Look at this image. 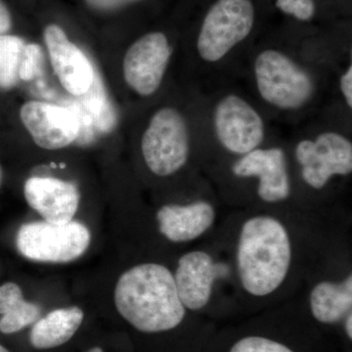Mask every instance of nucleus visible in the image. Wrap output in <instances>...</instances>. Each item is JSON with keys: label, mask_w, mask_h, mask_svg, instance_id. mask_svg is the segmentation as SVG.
I'll list each match as a JSON object with an SVG mask.
<instances>
[{"label": "nucleus", "mask_w": 352, "mask_h": 352, "mask_svg": "<svg viewBox=\"0 0 352 352\" xmlns=\"http://www.w3.org/2000/svg\"><path fill=\"white\" fill-rule=\"evenodd\" d=\"M295 153L302 179L312 188H323L333 176L351 173V142L337 132H323L315 140L300 141Z\"/></svg>", "instance_id": "7"}, {"label": "nucleus", "mask_w": 352, "mask_h": 352, "mask_svg": "<svg viewBox=\"0 0 352 352\" xmlns=\"http://www.w3.org/2000/svg\"><path fill=\"white\" fill-rule=\"evenodd\" d=\"M27 44L19 36L0 34V89H11L21 82Z\"/></svg>", "instance_id": "19"}, {"label": "nucleus", "mask_w": 352, "mask_h": 352, "mask_svg": "<svg viewBox=\"0 0 352 352\" xmlns=\"http://www.w3.org/2000/svg\"><path fill=\"white\" fill-rule=\"evenodd\" d=\"M90 231L78 221L63 224L34 221L23 224L16 237L18 251L38 263H66L82 256L89 247Z\"/></svg>", "instance_id": "4"}, {"label": "nucleus", "mask_w": 352, "mask_h": 352, "mask_svg": "<svg viewBox=\"0 0 352 352\" xmlns=\"http://www.w3.org/2000/svg\"><path fill=\"white\" fill-rule=\"evenodd\" d=\"M25 201L45 221H72L80 206V194L74 183L54 177L34 176L25 183Z\"/></svg>", "instance_id": "13"}, {"label": "nucleus", "mask_w": 352, "mask_h": 352, "mask_svg": "<svg viewBox=\"0 0 352 352\" xmlns=\"http://www.w3.org/2000/svg\"><path fill=\"white\" fill-rule=\"evenodd\" d=\"M141 150L154 175L168 176L183 168L188 160L190 140L182 113L171 107L157 111L143 134Z\"/></svg>", "instance_id": "5"}, {"label": "nucleus", "mask_w": 352, "mask_h": 352, "mask_svg": "<svg viewBox=\"0 0 352 352\" xmlns=\"http://www.w3.org/2000/svg\"><path fill=\"white\" fill-rule=\"evenodd\" d=\"M85 314L80 307L58 308L32 326L30 340L36 349H50L62 346L75 336L82 325Z\"/></svg>", "instance_id": "16"}, {"label": "nucleus", "mask_w": 352, "mask_h": 352, "mask_svg": "<svg viewBox=\"0 0 352 352\" xmlns=\"http://www.w3.org/2000/svg\"><path fill=\"white\" fill-rule=\"evenodd\" d=\"M340 90L346 99L347 106L352 107V67L347 68L346 73L342 76L340 80Z\"/></svg>", "instance_id": "24"}, {"label": "nucleus", "mask_w": 352, "mask_h": 352, "mask_svg": "<svg viewBox=\"0 0 352 352\" xmlns=\"http://www.w3.org/2000/svg\"><path fill=\"white\" fill-rule=\"evenodd\" d=\"M41 308L28 302L17 284L8 282L0 286V332L10 335L36 323Z\"/></svg>", "instance_id": "18"}, {"label": "nucleus", "mask_w": 352, "mask_h": 352, "mask_svg": "<svg viewBox=\"0 0 352 352\" xmlns=\"http://www.w3.org/2000/svg\"><path fill=\"white\" fill-rule=\"evenodd\" d=\"M171 57L166 34L149 32L138 39L124 59V80L140 96L155 94L161 87Z\"/></svg>", "instance_id": "9"}, {"label": "nucleus", "mask_w": 352, "mask_h": 352, "mask_svg": "<svg viewBox=\"0 0 352 352\" xmlns=\"http://www.w3.org/2000/svg\"><path fill=\"white\" fill-rule=\"evenodd\" d=\"M352 307V276L342 283L321 282L310 294V308L321 323L333 324L351 314Z\"/></svg>", "instance_id": "17"}, {"label": "nucleus", "mask_w": 352, "mask_h": 352, "mask_svg": "<svg viewBox=\"0 0 352 352\" xmlns=\"http://www.w3.org/2000/svg\"><path fill=\"white\" fill-rule=\"evenodd\" d=\"M20 118L34 142L46 150L68 147L82 131L73 110L46 102H27L21 107Z\"/></svg>", "instance_id": "10"}, {"label": "nucleus", "mask_w": 352, "mask_h": 352, "mask_svg": "<svg viewBox=\"0 0 352 352\" xmlns=\"http://www.w3.org/2000/svg\"><path fill=\"white\" fill-rule=\"evenodd\" d=\"M254 24L252 0H217L204 19L197 50L204 61L215 63L251 34Z\"/></svg>", "instance_id": "6"}, {"label": "nucleus", "mask_w": 352, "mask_h": 352, "mask_svg": "<svg viewBox=\"0 0 352 352\" xmlns=\"http://www.w3.org/2000/svg\"><path fill=\"white\" fill-rule=\"evenodd\" d=\"M276 6L300 21L311 19L316 10L314 0H277Z\"/></svg>", "instance_id": "21"}, {"label": "nucleus", "mask_w": 352, "mask_h": 352, "mask_svg": "<svg viewBox=\"0 0 352 352\" xmlns=\"http://www.w3.org/2000/svg\"><path fill=\"white\" fill-rule=\"evenodd\" d=\"M226 265L217 264L207 252L196 251L184 254L178 261L175 281L184 307L199 310L205 307L212 296L217 277L227 274Z\"/></svg>", "instance_id": "14"}, {"label": "nucleus", "mask_w": 352, "mask_h": 352, "mask_svg": "<svg viewBox=\"0 0 352 352\" xmlns=\"http://www.w3.org/2000/svg\"><path fill=\"white\" fill-rule=\"evenodd\" d=\"M0 180H1V170H0Z\"/></svg>", "instance_id": "29"}, {"label": "nucleus", "mask_w": 352, "mask_h": 352, "mask_svg": "<svg viewBox=\"0 0 352 352\" xmlns=\"http://www.w3.org/2000/svg\"><path fill=\"white\" fill-rule=\"evenodd\" d=\"M12 27V18L6 4L0 0V34H6Z\"/></svg>", "instance_id": "25"}, {"label": "nucleus", "mask_w": 352, "mask_h": 352, "mask_svg": "<svg viewBox=\"0 0 352 352\" xmlns=\"http://www.w3.org/2000/svg\"><path fill=\"white\" fill-rule=\"evenodd\" d=\"M214 208L208 201L187 206L168 205L157 214L160 232L171 242L183 243L200 237L214 223Z\"/></svg>", "instance_id": "15"}, {"label": "nucleus", "mask_w": 352, "mask_h": 352, "mask_svg": "<svg viewBox=\"0 0 352 352\" xmlns=\"http://www.w3.org/2000/svg\"><path fill=\"white\" fill-rule=\"evenodd\" d=\"M0 352H9V351H7L6 347H4L3 346H1V344H0Z\"/></svg>", "instance_id": "28"}, {"label": "nucleus", "mask_w": 352, "mask_h": 352, "mask_svg": "<svg viewBox=\"0 0 352 352\" xmlns=\"http://www.w3.org/2000/svg\"><path fill=\"white\" fill-rule=\"evenodd\" d=\"M254 76L261 98L283 110L302 108L314 94L312 76L281 51L259 53Z\"/></svg>", "instance_id": "3"}, {"label": "nucleus", "mask_w": 352, "mask_h": 352, "mask_svg": "<svg viewBox=\"0 0 352 352\" xmlns=\"http://www.w3.org/2000/svg\"><path fill=\"white\" fill-rule=\"evenodd\" d=\"M230 352H294L289 347L263 337H248L234 344Z\"/></svg>", "instance_id": "20"}, {"label": "nucleus", "mask_w": 352, "mask_h": 352, "mask_svg": "<svg viewBox=\"0 0 352 352\" xmlns=\"http://www.w3.org/2000/svg\"><path fill=\"white\" fill-rule=\"evenodd\" d=\"M292 247L283 224L271 217L245 222L237 251L238 272L248 293L265 296L276 291L288 274Z\"/></svg>", "instance_id": "2"}, {"label": "nucleus", "mask_w": 352, "mask_h": 352, "mask_svg": "<svg viewBox=\"0 0 352 352\" xmlns=\"http://www.w3.org/2000/svg\"><path fill=\"white\" fill-rule=\"evenodd\" d=\"M85 1L95 10L113 11L140 0H85Z\"/></svg>", "instance_id": "23"}, {"label": "nucleus", "mask_w": 352, "mask_h": 352, "mask_svg": "<svg viewBox=\"0 0 352 352\" xmlns=\"http://www.w3.org/2000/svg\"><path fill=\"white\" fill-rule=\"evenodd\" d=\"M87 352H104L103 349H101V347H94V349H90V351H88Z\"/></svg>", "instance_id": "27"}, {"label": "nucleus", "mask_w": 352, "mask_h": 352, "mask_svg": "<svg viewBox=\"0 0 352 352\" xmlns=\"http://www.w3.org/2000/svg\"><path fill=\"white\" fill-rule=\"evenodd\" d=\"M115 305L122 318L143 333L173 330L185 317L175 277L161 264H140L126 271L116 286Z\"/></svg>", "instance_id": "1"}, {"label": "nucleus", "mask_w": 352, "mask_h": 352, "mask_svg": "<svg viewBox=\"0 0 352 352\" xmlns=\"http://www.w3.org/2000/svg\"><path fill=\"white\" fill-rule=\"evenodd\" d=\"M43 58V51L36 43H28L24 64L21 73V82H30L38 73Z\"/></svg>", "instance_id": "22"}, {"label": "nucleus", "mask_w": 352, "mask_h": 352, "mask_svg": "<svg viewBox=\"0 0 352 352\" xmlns=\"http://www.w3.org/2000/svg\"><path fill=\"white\" fill-rule=\"evenodd\" d=\"M352 315L351 312L349 315H347L346 322V331L347 336H349V339L352 338Z\"/></svg>", "instance_id": "26"}, {"label": "nucleus", "mask_w": 352, "mask_h": 352, "mask_svg": "<svg viewBox=\"0 0 352 352\" xmlns=\"http://www.w3.org/2000/svg\"><path fill=\"white\" fill-rule=\"evenodd\" d=\"M212 119L215 135L229 152L245 155L258 149L263 143V118L238 95L223 97L215 106Z\"/></svg>", "instance_id": "8"}, {"label": "nucleus", "mask_w": 352, "mask_h": 352, "mask_svg": "<svg viewBox=\"0 0 352 352\" xmlns=\"http://www.w3.org/2000/svg\"><path fill=\"white\" fill-rule=\"evenodd\" d=\"M51 64L69 94L82 96L94 83V69L87 55L69 41L60 25H47L43 32Z\"/></svg>", "instance_id": "11"}, {"label": "nucleus", "mask_w": 352, "mask_h": 352, "mask_svg": "<svg viewBox=\"0 0 352 352\" xmlns=\"http://www.w3.org/2000/svg\"><path fill=\"white\" fill-rule=\"evenodd\" d=\"M232 173L239 177H258V194L264 201L276 203L289 195L286 156L280 148H258L248 153L233 164Z\"/></svg>", "instance_id": "12"}]
</instances>
